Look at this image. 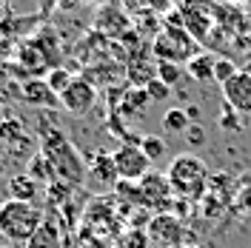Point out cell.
Masks as SVG:
<instances>
[{
    "mask_svg": "<svg viewBox=\"0 0 251 248\" xmlns=\"http://www.w3.org/2000/svg\"><path fill=\"white\" fill-rule=\"evenodd\" d=\"M131 197L137 200V205L160 211V214H169V205H174L172 183H169V177L163 171H149L140 183H134Z\"/></svg>",
    "mask_w": 251,
    "mask_h": 248,
    "instance_id": "4",
    "label": "cell"
},
{
    "mask_svg": "<svg viewBox=\"0 0 251 248\" xmlns=\"http://www.w3.org/2000/svg\"><path fill=\"white\" fill-rule=\"evenodd\" d=\"M72 80H75V74H72L69 69H60V66H57V69H51V72H49L46 83H49V89L60 97V94L69 89V83H72Z\"/></svg>",
    "mask_w": 251,
    "mask_h": 248,
    "instance_id": "18",
    "label": "cell"
},
{
    "mask_svg": "<svg viewBox=\"0 0 251 248\" xmlns=\"http://www.w3.org/2000/svg\"><path fill=\"white\" fill-rule=\"evenodd\" d=\"M180 77H183V69H180L177 63H157V80L166 83L169 89H172Z\"/></svg>",
    "mask_w": 251,
    "mask_h": 248,
    "instance_id": "20",
    "label": "cell"
},
{
    "mask_svg": "<svg viewBox=\"0 0 251 248\" xmlns=\"http://www.w3.org/2000/svg\"><path fill=\"white\" fill-rule=\"evenodd\" d=\"M188 123H191V120H188L186 109H169L163 114V128H166V131H174V134H186Z\"/></svg>",
    "mask_w": 251,
    "mask_h": 248,
    "instance_id": "16",
    "label": "cell"
},
{
    "mask_svg": "<svg viewBox=\"0 0 251 248\" xmlns=\"http://www.w3.org/2000/svg\"><path fill=\"white\" fill-rule=\"evenodd\" d=\"M166 177L177 200H200L208 188V166L197 154H177Z\"/></svg>",
    "mask_w": 251,
    "mask_h": 248,
    "instance_id": "2",
    "label": "cell"
},
{
    "mask_svg": "<svg viewBox=\"0 0 251 248\" xmlns=\"http://www.w3.org/2000/svg\"><path fill=\"white\" fill-rule=\"evenodd\" d=\"M149 237L157 246H177L183 240V223L174 217V214H157L151 223H149Z\"/></svg>",
    "mask_w": 251,
    "mask_h": 248,
    "instance_id": "9",
    "label": "cell"
},
{
    "mask_svg": "<svg viewBox=\"0 0 251 248\" xmlns=\"http://www.w3.org/2000/svg\"><path fill=\"white\" fill-rule=\"evenodd\" d=\"M29 248H60L54 228H51L49 223H43V228H40V231H37V237L29 243Z\"/></svg>",
    "mask_w": 251,
    "mask_h": 248,
    "instance_id": "19",
    "label": "cell"
},
{
    "mask_svg": "<svg viewBox=\"0 0 251 248\" xmlns=\"http://www.w3.org/2000/svg\"><path fill=\"white\" fill-rule=\"evenodd\" d=\"M223 100L234 114H251V72H237L223 86Z\"/></svg>",
    "mask_w": 251,
    "mask_h": 248,
    "instance_id": "7",
    "label": "cell"
},
{
    "mask_svg": "<svg viewBox=\"0 0 251 248\" xmlns=\"http://www.w3.org/2000/svg\"><path fill=\"white\" fill-rule=\"evenodd\" d=\"M237 72H240V69H237L231 60H226V57H220V60L214 63V80H217V83H223V86L234 77Z\"/></svg>",
    "mask_w": 251,
    "mask_h": 248,
    "instance_id": "21",
    "label": "cell"
},
{
    "mask_svg": "<svg viewBox=\"0 0 251 248\" xmlns=\"http://www.w3.org/2000/svg\"><path fill=\"white\" fill-rule=\"evenodd\" d=\"M6 191H9V200L15 202H37V194H40V183H34L29 174H15L9 177L6 183Z\"/></svg>",
    "mask_w": 251,
    "mask_h": 248,
    "instance_id": "12",
    "label": "cell"
},
{
    "mask_svg": "<svg viewBox=\"0 0 251 248\" xmlns=\"http://www.w3.org/2000/svg\"><path fill=\"white\" fill-rule=\"evenodd\" d=\"M186 114H188V120H197V117H200V109H197V106H188Z\"/></svg>",
    "mask_w": 251,
    "mask_h": 248,
    "instance_id": "24",
    "label": "cell"
},
{
    "mask_svg": "<svg viewBox=\"0 0 251 248\" xmlns=\"http://www.w3.org/2000/svg\"><path fill=\"white\" fill-rule=\"evenodd\" d=\"M214 63H217V57H211V54H194L186 63V74L200 83H208V80H214Z\"/></svg>",
    "mask_w": 251,
    "mask_h": 248,
    "instance_id": "13",
    "label": "cell"
},
{
    "mask_svg": "<svg viewBox=\"0 0 251 248\" xmlns=\"http://www.w3.org/2000/svg\"><path fill=\"white\" fill-rule=\"evenodd\" d=\"M0 103H3V97H0Z\"/></svg>",
    "mask_w": 251,
    "mask_h": 248,
    "instance_id": "27",
    "label": "cell"
},
{
    "mask_svg": "<svg viewBox=\"0 0 251 248\" xmlns=\"http://www.w3.org/2000/svg\"><path fill=\"white\" fill-rule=\"evenodd\" d=\"M86 174H89V180H92L94 186H100V188H114L117 180H120L117 169H114V154H106V151H97L89 160Z\"/></svg>",
    "mask_w": 251,
    "mask_h": 248,
    "instance_id": "10",
    "label": "cell"
},
{
    "mask_svg": "<svg viewBox=\"0 0 251 248\" xmlns=\"http://www.w3.org/2000/svg\"><path fill=\"white\" fill-rule=\"evenodd\" d=\"M0 140L9 151H26L31 146V137L26 134V125L20 117H0Z\"/></svg>",
    "mask_w": 251,
    "mask_h": 248,
    "instance_id": "11",
    "label": "cell"
},
{
    "mask_svg": "<svg viewBox=\"0 0 251 248\" xmlns=\"http://www.w3.org/2000/svg\"><path fill=\"white\" fill-rule=\"evenodd\" d=\"M20 100L37 106V109H60V97L49 89V83L43 77H31L20 86Z\"/></svg>",
    "mask_w": 251,
    "mask_h": 248,
    "instance_id": "8",
    "label": "cell"
},
{
    "mask_svg": "<svg viewBox=\"0 0 251 248\" xmlns=\"http://www.w3.org/2000/svg\"><path fill=\"white\" fill-rule=\"evenodd\" d=\"M26 174H29L34 183H40V186H51V183H57V174H54L51 163H49L43 154L29 157V169H26Z\"/></svg>",
    "mask_w": 251,
    "mask_h": 248,
    "instance_id": "14",
    "label": "cell"
},
{
    "mask_svg": "<svg viewBox=\"0 0 251 248\" xmlns=\"http://www.w3.org/2000/svg\"><path fill=\"white\" fill-rule=\"evenodd\" d=\"M3 15H9V6H3V3H0V17Z\"/></svg>",
    "mask_w": 251,
    "mask_h": 248,
    "instance_id": "26",
    "label": "cell"
},
{
    "mask_svg": "<svg viewBox=\"0 0 251 248\" xmlns=\"http://www.w3.org/2000/svg\"><path fill=\"white\" fill-rule=\"evenodd\" d=\"M137 146H140V151H143L146 157H149L151 163L166 157V140L160 137V134H143Z\"/></svg>",
    "mask_w": 251,
    "mask_h": 248,
    "instance_id": "15",
    "label": "cell"
},
{
    "mask_svg": "<svg viewBox=\"0 0 251 248\" xmlns=\"http://www.w3.org/2000/svg\"><path fill=\"white\" fill-rule=\"evenodd\" d=\"M94 103H97V89L86 77H75L60 94V109H66L72 117H86L94 109Z\"/></svg>",
    "mask_w": 251,
    "mask_h": 248,
    "instance_id": "6",
    "label": "cell"
},
{
    "mask_svg": "<svg viewBox=\"0 0 251 248\" xmlns=\"http://www.w3.org/2000/svg\"><path fill=\"white\" fill-rule=\"evenodd\" d=\"M43 157L51 163V169L57 174V180H66V183H83V160L80 154L72 149V143L66 140L63 131L57 128H43Z\"/></svg>",
    "mask_w": 251,
    "mask_h": 248,
    "instance_id": "3",
    "label": "cell"
},
{
    "mask_svg": "<svg viewBox=\"0 0 251 248\" xmlns=\"http://www.w3.org/2000/svg\"><path fill=\"white\" fill-rule=\"evenodd\" d=\"M149 166H151V160L140 151V146L126 143L114 151V169H117L120 183H140L149 174Z\"/></svg>",
    "mask_w": 251,
    "mask_h": 248,
    "instance_id": "5",
    "label": "cell"
},
{
    "mask_svg": "<svg viewBox=\"0 0 251 248\" xmlns=\"http://www.w3.org/2000/svg\"><path fill=\"white\" fill-rule=\"evenodd\" d=\"M151 100H149V94H146V89H128V94H126V103L123 109L131 111V117H143V111H146V106H149Z\"/></svg>",
    "mask_w": 251,
    "mask_h": 248,
    "instance_id": "17",
    "label": "cell"
},
{
    "mask_svg": "<svg viewBox=\"0 0 251 248\" xmlns=\"http://www.w3.org/2000/svg\"><path fill=\"white\" fill-rule=\"evenodd\" d=\"M188 143H194V146H200V143H205V131L200 128V125H188Z\"/></svg>",
    "mask_w": 251,
    "mask_h": 248,
    "instance_id": "23",
    "label": "cell"
},
{
    "mask_svg": "<svg viewBox=\"0 0 251 248\" xmlns=\"http://www.w3.org/2000/svg\"><path fill=\"white\" fill-rule=\"evenodd\" d=\"M43 228V211L37 202H0V234L15 243V246H29Z\"/></svg>",
    "mask_w": 251,
    "mask_h": 248,
    "instance_id": "1",
    "label": "cell"
},
{
    "mask_svg": "<svg viewBox=\"0 0 251 248\" xmlns=\"http://www.w3.org/2000/svg\"><path fill=\"white\" fill-rule=\"evenodd\" d=\"M9 154V149H6V143H3V140H0V163H3V157Z\"/></svg>",
    "mask_w": 251,
    "mask_h": 248,
    "instance_id": "25",
    "label": "cell"
},
{
    "mask_svg": "<svg viewBox=\"0 0 251 248\" xmlns=\"http://www.w3.org/2000/svg\"><path fill=\"white\" fill-rule=\"evenodd\" d=\"M146 94H149V100H151V103H163V100H169V86H166V83H160V80H149V83H146Z\"/></svg>",
    "mask_w": 251,
    "mask_h": 248,
    "instance_id": "22",
    "label": "cell"
}]
</instances>
